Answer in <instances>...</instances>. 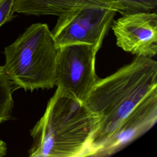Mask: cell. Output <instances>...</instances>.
<instances>
[{
    "label": "cell",
    "instance_id": "1",
    "mask_svg": "<svg viewBox=\"0 0 157 157\" xmlns=\"http://www.w3.org/2000/svg\"><path fill=\"white\" fill-rule=\"evenodd\" d=\"M157 90V62L136 56L129 64L98 78L85 105L100 118L88 156H94L122 121L147 96Z\"/></svg>",
    "mask_w": 157,
    "mask_h": 157
},
{
    "label": "cell",
    "instance_id": "9",
    "mask_svg": "<svg viewBox=\"0 0 157 157\" xmlns=\"http://www.w3.org/2000/svg\"><path fill=\"white\" fill-rule=\"evenodd\" d=\"M13 85L6 75L3 66H0V124L8 120L13 107Z\"/></svg>",
    "mask_w": 157,
    "mask_h": 157
},
{
    "label": "cell",
    "instance_id": "4",
    "mask_svg": "<svg viewBox=\"0 0 157 157\" xmlns=\"http://www.w3.org/2000/svg\"><path fill=\"white\" fill-rule=\"evenodd\" d=\"M93 45L72 44L59 47L56 66L55 85L64 94L85 102L98 78Z\"/></svg>",
    "mask_w": 157,
    "mask_h": 157
},
{
    "label": "cell",
    "instance_id": "6",
    "mask_svg": "<svg viewBox=\"0 0 157 157\" xmlns=\"http://www.w3.org/2000/svg\"><path fill=\"white\" fill-rule=\"evenodd\" d=\"M117 45L136 56L153 58L157 53L156 12H137L122 15L112 21Z\"/></svg>",
    "mask_w": 157,
    "mask_h": 157
},
{
    "label": "cell",
    "instance_id": "11",
    "mask_svg": "<svg viewBox=\"0 0 157 157\" xmlns=\"http://www.w3.org/2000/svg\"><path fill=\"white\" fill-rule=\"evenodd\" d=\"M7 153V145L6 144L0 139V157L5 156Z\"/></svg>",
    "mask_w": 157,
    "mask_h": 157
},
{
    "label": "cell",
    "instance_id": "3",
    "mask_svg": "<svg viewBox=\"0 0 157 157\" xmlns=\"http://www.w3.org/2000/svg\"><path fill=\"white\" fill-rule=\"evenodd\" d=\"M59 46L45 23H34L4 51L5 73L13 86L25 91L55 86Z\"/></svg>",
    "mask_w": 157,
    "mask_h": 157
},
{
    "label": "cell",
    "instance_id": "2",
    "mask_svg": "<svg viewBox=\"0 0 157 157\" xmlns=\"http://www.w3.org/2000/svg\"><path fill=\"white\" fill-rule=\"evenodd\" d=\"M99 117L84 102L56 88L45 111L31 129L30 157L88 156Z\"/></svg>",
    "mask_w": 157,
    "mask_h": 157
},
{
    "label": "cell",
    "instance_id": "7",
    "mask_svg": "<svg viewBox=\"0 0 157 157\" xmlns=\"http://www.w3.org/2000/svg\"><path fill=\"white\" fill-rule=\"evenodd\" d=\"M92 6L107 7L121 15L156 12L157 0H17L14 12L27 15H59L72 9Z\"/></svg>",
    "mask_w": 157,
    "mask_h": 157
},
{
    "label": "cell",
    "instance_id": "5",
    "mask_svg": "<svg viewBox=\"0 0 157 157\" xmlns=\"http://www.w3.org/2000/svg\"><path fill=\"white\" fill-rule=\"evenodd\" d=\"M116 12L107 7H77L59 15L51 31L59 47L84 44L99 50Z\"/></svg>",
    "mask_w": 157,
    "mask_h": 157
},
{
    "label": "cell",
    "instance_id": "10",
    "mask_svg": "<svg viewBox=\"0 0 157 157\" xmlns=\"http://www.w3.org/2000/svg\"><path fill=\"white\" fill-rule=\"evenodd\" d=\"M16 1L0 0V27L13 18Z\"/></svg>",
    "mask_w": 157,
    "mask_h": 157
},
{
    "label": "cell",
    "instance_id": "8",
    "mask_svg": "<svg viewBox=\"0 0 157 157\" xmlns=\"http://www.w3.org/2000/svg\"><path fill=\"white\" fill-rule=\"evenodd\" d=\"M157 120V90L143 99L122 121L94 156L115 154L151 129Z\"/></svg>",
    "mask_w": 157,
    "mask_h": 157
}]
</instances>
